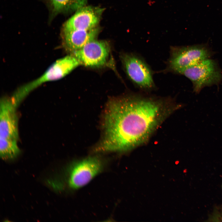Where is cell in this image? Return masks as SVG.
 I'll use <instances>...</instances> for the list:
<instances>
[{"label": "cell", "mask_w": 222, "mask_h": 222, "mask_svg": "<svg viewBox=\"0 0 222 222\" xmlns=\"http://www.w3.org/2000/svg\"><path fill=\"white\" fill-rule=\"evenodd\" d=\"M163 99L132 95L112 99L102 121L103 135L96 153L125 152L144 143L173 108Z\"/></svg>", "instance_id": "obj_1"}, {"label": "cell", "mask_w": 222, "mask_h": 222, "mask_svg": "<svg viewBox=\"0 0 222 222\" xmlns=\"http://www.w3.org/2000/svg\"><path fill=\"white\" fill-rule=\"evenodd\" d=\"M165 72L181 74L187 68L210 58L213 54L207 44L170 47Z\"/></svg>", "instance_id": "obj_2"}, {"label": "cell", "mask_w": 222, "mask_h": 222, "mask_svg": "<svg viewBox=\"0 0 222 222\" xmlns=\"http://www.w3.org/2000/svg\"><path fill=\"white\" fill-rule=\"evenodd\" d=\"M80 64L72 54L57 60L40 77L17 89L11 97L14 101L20 105L33 90L46 82L57 80L64 77Z\"/></svg>", "instance_id": "obj_3"}, {"label": "cell", "mask_w": 222, "mask_h": 222, "mask_svg": "<svg viewBox=\"0 0 222 222\" xmlns=\"http://www.w3.org/2000/svg\"><path fill=\"white\" fill-rule=\"evenodd\" d=\"M181 75L191 81L196 94L205 87L218 85L222 81V72L217 62L210 58L187 68Z\"/></svg>", "instance_id": "obj_4"}, {"label": "cell", "mask_w": 222, "mask_h": 222, "mask_svg": "<svg viewBox=\"0 0 222 222\" xmlns=\"http://www.w3.org/2000/svg\"><path fill=\"white\" fill-rule=\"evenodd\" d=\"M105 166L104 161L97 156L72 162L68 169V181L69 187L77 189L84 186L101 173Z\"/></svg>", "instance_id": "obj_5"}, {"label": "cell", "mask_w": 222, "mask_h": 222, "mask_svg": "<svg viewBox=\"0 0 222 222\" xmlns=\"http://www.w3.org/2000/svg\"><path fill=\"white\" fill-rule=\"evenodd\" d=\"M121 60L128 78L138 88L149 91L155 88L153 73L141 57L134 53L121 54Z\"/></svg>", "instance_id": "obj_6"}, {"label": "cell", "mask_w": 222, "mask_h": 222, "mask_svg": "<svg viewBox=\"0 0 222 222\" xmlns=\"http://www.w3.org/2000/svg\"><path fill=\"white\" fill-rule=\"evenodd\" d=\"M110 52L108 43L104 41L94 40L72 53L80 64L98 67L106 64Z\"/></svg>", "instance_id": "obj_7"}, {"label": "cell", "mask_w": 222, "mask_h": 222, "mask_svg": "<svg viewBox=\"0 0 222 222\" xmlns=\"http://www.w3.org/2000/svg\"><path fill=\"white\" fill-rule=\"evenodd\" d=\"M17 108L10 97H3L0 102V138L18 141V117Z\"/></svg>", "instance_id": "obj_8"}, {"label": "cell", "mask_w": 222, "mask_h": 222, "mask_svg": "<svg viewBox=\"0 0 222 222\" xmlns=\"http://www.w3.org/2000/svg\"><path fill=\"white\" fill-rule=\"evenodd\" d=\"M103 11L99 7L84 6L77 10L65 23L63 31L89 30L95 28Z\"/></svg>", "instance_id": "obj_9"}, {"label": "cell", "mask_w": 222, "mask_h": 222, "mask_svg": "<svg viewBox=\"0 0 222 222\" xmlns=\"http://www.w3.org/2000/svg\"><path fill=\"white\" fill-rule=\"evenodd\" d=\"M98 32L99 29L97 27L89 30L63 31L64 46L66 49L72 53L96 39Z\"/></svg>", "instance_id": "obj_10"}, {"label": "cell", "mask_w": 222, "mask_h": 222, "mask_svg": "<svg viewBox=\"0 0 222 222\" xmlns=\"http://www.w3.org/2000/svg\"><path fill=\"white\" fill-rule=\"evenodd\" d=\"M46 0L53 16L62 12L77 10L85 6L87 1V0Z\"/></svg>", "instance_id": "obj_11"}, {"label": "cell", "mask_w": 222, "mask_h": 222, "mask_svg": "<svg viewBox=\"0 0 222 222\" xmlns=\"http://www.w3.org/2000/svg\"><path fill=\"white\" fill-rule=\"evenodd\" d=\"M17 140L0 138V156L4 160L16 158L21 150L18 145Z\"/></svg>", "instance_id": "obj_12"}]
</instances>
